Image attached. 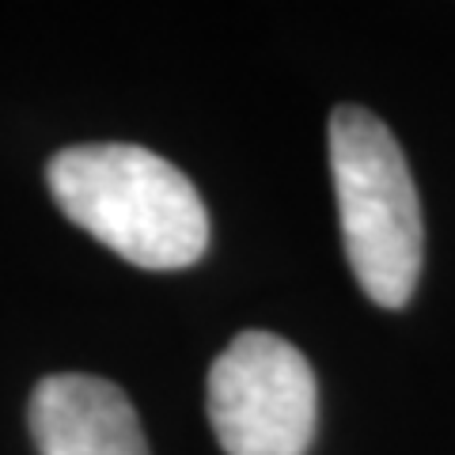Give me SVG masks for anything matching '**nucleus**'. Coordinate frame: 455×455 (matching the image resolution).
Instances as JSON below:
<instances>
[{
	"mask_svg": "<svg viewBox=\"0 0 455 455\" xmlns=\"http://www.w3.org/2000/svg\"><path fill=\"white\" fill-rule=\"evenodd\" d=\"M57 209L140 269L194 266L209 212L175 164L140 145H73L46 167Z\"/></svg>",
	"mask_w": 455,
	"mask_h": 455,
	"instance_id": "nucleus-1",
	"label": "nucleus"
},
{
	"mask_svg": "<svg viewBox=\"0 0 455 455\" xmlns=\"http://www.w3.org/2000/svg\"><path fill=\"white\" fill-rule=\"evenodd\" d=\"M331 175L353 277L372 304L406 307L425 254L421 202L395 133L372 110L334 107Z\"/></svg>",
	"mask_w": 455,
	"mask_h": 455,
	"instance_id": "nucleus-2",
	"label": "nucleus"
},
{
	"mask_svg": "<svg viewBox=\"0 0 455 455\" xmlns=\"http://www.w3.org/2000/svg\"><path fill=\"white\" fill-rule=\"evenodd\" d=\"M315 372L281 334L243 331L209 368V425L228 455H307Z\"/></svg>",
	"mask_w": 455,
	"mask_h": 455,
	"instance_id": "nucleus-3",
	"label": "nucleus"
},
{
	"mask_svg": "<svg viewBox=\"0 0 455 455\" xmlns=\"http://www.w3.org/2000/svg\"><path fill=\"white\" fill-rule=\"evenodd\" d=\"M27 421L38 455H148L133 403L103 376H46Z\"/></svg>",
	"mask_w": 455,
	"mask_h": 455,
	"instance_id": "nucleus-4",
	"label": "nucleus"
}]
</instances>
